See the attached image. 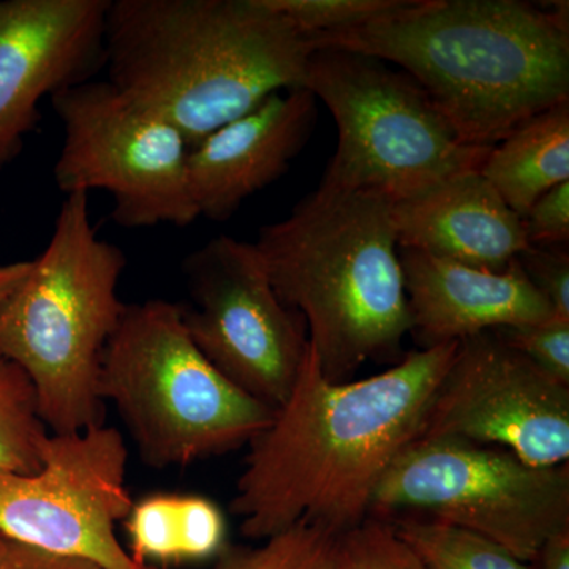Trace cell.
Returning a JSON list of instances; mask_svg holds the SVG:
<instances>
[{"mask_svg": "<svg viewBox=\"0 0 569 569\" xmlns=\"http://www.w3.org/2000/svg\"><path fill=\"white\" fill-rule=\"evenodd\" d=\"M458 346L410 351L387 372L342 383L323 376L309 346L290 396L250 441L231 501L241 533L263 541L307 522L340 537L365 522Z\"/></svg>", "mask_w": 569, "mask_h": 569, "instance_id": "6da1fadb", "label": "cell"}, {"mask_svg": "<svg viewBox=\"0 0 569 569\" xmlns=\"http://www.w3.org/2000/svg\"><path fill=\"white\" fill-rule=\"evenodd\" d=\"M313 51L358 52L421 86L473 148L569 100V7L522 0H406L346 31L307 37Z\"/></svg>", "mask_w": 569, "mask_h": 569, "instance_id": "7a4b0ae2", "label": "cell"}, {"mask_svg": "<svg viewBox=\"0 0 569 569\" xmlns=\"http://www.w3.org/2000/svg\"><path fill=\"white\" fill-rule=\"evenodd\" d=\"M313 47L266 0H110L107 80L190 148L276 92L305 86Z\"/></svg>", "mask_w": 569, "mask_h": 569, "instance_id": "3957f363", "label": "cell"}, {"mask_svg": "<svg viewBox=\"0 0 569 569\" xmlns=\"http://www.w3.org/2000/svg\"><path fill=\"white\" fill-rule=\"evenodd\" d=\"M391 208L378 194L318 186L287 219L261 228L253 244L336 383L367 361L396 358L411 331Z\"/></svg>", "mask_w": 569, "mask_h": 569, "instance_id": "277c9868", "label": "cell"}, {"mask_svg": "<svg viewBox=\"0 0 569 569\" xmlns=\"http://www.w3.org/2000/svg\"><path fill=\"white\" fill-rule=\"evenodd\" d=\"M127 257L99 238L89 194H67L43 252L0 305V356L31 381L51 433L104 425L100 372L126 302Z\"/></svg>", "mask_w": 569, "mask_h": 569, "instance_id": "5b68a950", "label": "cell"}, {"mask_svg": "<svg viewBox=\"0 0 569 569\" xmlns=\"http://www.w3.org/2000/svg\"><path fill=\"white\" fill-rule=\"evenodd\" d=\"M100 396L146 466L163 470L249 447L274 408L224 378L190 339L176 302L127 306L104 348Z\"/></svg>", "mask_w": 569, "mask_h": 569, "instance_id": "8992f818", "label": "cell"}, {"mask_svg": "<svg viewBox=\"0 0 569 569\" xmlns=\"http://www.w3.org/2000/svg\"><path fill=\"white\" fill-rule=\"evenodd\" d=\"M302 88L328 107L339 134L321 187L397 203L481 170L490 151L463 144L410 74L370 56L313 51Z\"/></svg>", "mask_w": 569, "mask_h": 569, "instance_id": "52a82bcc", "label": "cell"}, {"mask_svg": "<svg viewBox=\"0 0 569 569\" xmlns=\"http://www.w3.org/2000/svg\"><path fill=\"white\" fill-rule=\"evenodd\" d=\"M370 516L441 520L529 565L548 539L569 530V463L535 467L508 449L418 437L385 471Z\"/></svg>", "mask_w": 569, "mask_h": 569, "instance_id": "ba28073f", "label": "cell"}, {"mask_svg": "<svg viewBox=\"0 0 569 569\" xmlns=\"http://www.w3.org/2000/svg\"><path fill=\"white\" fill-rule=\"evenodd\" d=\"M63 140L52 176L62 193L102 190L123 228L189 227L200 219L187 178L190 146L160 112L110 81L50 97Z\"/></svg>", "mask_w": 569, "mask_h": 569, "instance_id": "9c48e42d", "label": "cell"}, {"mask_svg": "<svg viewBox=\"0 0 569 569\" xmlns=\"http://www.w3.org/2000/svg\"><path fill=\"white\" fill-rule=\"evenodd\" d=\"M183 326L198 350L239 389L279 410L290 396L309 336L301 313L280 301L250 242L217 236L182 263Z\"/></svg>", "mask_w": 569, "mask_h": 569, "instance_id": "30bf717a", "label": "cell"}, {"mask_svg": "<svg viewBox=\"0 0 569 569\" xmlns=\"http://www.w3.org/2000/svg\"><path fill=\"white\" fill-rule=\"evenodd\" d=\"M127 463L116 427L51 433L39 471H0V535L103 569H157L134 560L116 533L133 508Z\"/></svg>", "mask_w": 569, "mask_h": 569, "instance_id": "8fae6325", "label": "cell"}, {"mask_svg": "<svg viewBox=\"0 0 569 569\" xmlns=\"http://www.w3.org/2000/svg\"><path fill=\"white\" fill-rule=\"evenodd\" d=\"M419 437L508 449L535 467L569 460V387L542 372L496 331L459 342Z\"/></svg>", "mask_w": 569, "mask_h": 569, "instance_id": "7c38bea8", "label": "cell"}, {"mask_svg": "<svg viewBox=\"0 0 569 569\" xmlns=\"http://www.w3.org/2000/svg\"><path fill=\"white\" fill-rule=\"evenodd\" d=\"M110 0H0V170L40 119L39 103L104 63Z\"/></svg>", "mask_w": 569, "mask_h": 569, "instance_id": "4fadbf2b", "label": "cell"}, {"mask_svg": "<svg viewBox=\"0 0 569 569\" xmlns=\"http://www.w3.org/2000/svg\"><path fill=\"white\" fill-rule=\"evenodd\" d=\"M317 121L305 88L272 93L190 148L187 178L200 217L227 222L247 198L282 178Z\"/></svg>", "mask_w": 569, "mask_h": 569, "instance_id": "5bb4252c", "label": "cell"}, {"mask_svg": "<svg viewBox=\"0 0 569 569\" xmlns=\"http://www.w3.org/2000/svg\"><path fill=\"white\" fill-rule=\"evenodd\" d=\"M399 258L410 307V335L422 350L556 318L518 260L507 271L492 272L418 250L399 249Z\"/></svg>", "mask_w": 569, "mask_h": 569, "instance_id": "9a60e30c", "label": "cell"}, {"mask_svg": "<svg viewBox=\"0 0 569 569\" xmlns=\"http://www.w3.org/2000/svg\"><path fill=\"white\" fill-rule=\"evenodd\" d=\"M391 213L399 249L485 271H507L529 247L522 217L479 171L452 176L397 201Z\"/></svg>", "mask_w": 569, "mask_h": 569, "instance_id": "2e32d148", "label": "cell"}, {"mask_svg": "<svg viewBox=\"0 0 569 569\" xmlns=\"http://www.w3.org/2000/svg\"><path fill=\"white\" fill-rule=\"evenodd\" d=\"M479 173L520 217L568 182L569 100L527 119L492 146Z\"/></svg>", "mask_w": 569, "mask_h": 569, "instance_id": "e0dca14e", "label": "cell"}, {"mask_svg": "<svg viewBox=\"0 0 569 569\" xmlns=\"http://www.w3.org/2000/svg\"><path fill=\"white\" fill-rule=\"evenodd\" d=\"M132 556L151 561L204 560L227 548V520L209 498L153 493L133 503L127 516Z\"/></svg>", "mask_w": 569, "mask_h": 569, "instance_id": "ac0fdd59", "label": "cell"}, {"mask_svg": "<svg viewBox=\"0 0 569 569\" xmlns=\"http://www.w3.org/2000/svg\"><path fill=\"white\" fill-rule=\"evenodd\" d=\"M388 520L426 569H529L492 539L462 527L419 516Z\"/></svg>", "mask_w": 569, "mask_h": 569, "instance_id": "d6986e66", "label": "cell"}, {"mask_svg": "<svg viewBox=\"0 0 569 569\" xmlns=\"http://www.w3.org/2000/svg\"><path fill=\"white\" fill-rule=\"evenodd\" d=\"M50 436L31 381L20 367L0 356V471H39Z\"/></svg>", "mask_w": 569, "mask_h": 569, "instance_id": "ffe728a7", "label": "cell"}, {"mask_svg": "<svg viewBox=\"0 0 569 569\" xmlns=\"http://www.w3.org/2000/svg\"><path fill=\"white\" fill-rule=\"evenodd\" d=\"M339 537L298 522L260 546H227L212 569H337Z\"/></svg>", "mask_w": 569, "mask_h": 569, "instance_id": "44dd1931", "label": "cell"}, {"mask_svg": "<svg viewBox=\"0 0 569 569\" xmlns=\"http://www.w3.org/2000/svg\"><path fill=\"white\" fill-rule=\"evenodd\" d=\"M337 569H426L388 519L369 516L340 535Z\"/></svg>", "mask_w": 569, "mask_h": 569, "instance_id": "7402d4cb", "label": "cell"}, {"mask_svg": "<svg viewBox=\"0 0 569 569\" xmlns=\"http://www.w3.org/2000/svg\"><path fill=\"white\" fill-rule=\"evenodd\" d=\"M306 37L358 28L402 7L406 0H266Z\"/></svg>", "mask_w": 569, "mask_h": 569, "instance_id": "603a6c76", "label": "cell"}, {"mask_svg": "<svg viewBox=\"0 0 569 569\" xmlns=\"http://www.w3.org/2000/svg\"><path fill=\"white\" fill-rule=\"evenodd\" d=\"M508 346L526 356L542 372L569 387V321L552 318L545 323L493 329Z\"/></svg>", "mask_w": 569, "mask_h": 569, "instance_id": "cb8c5ba5", "label": "cell"}, {"mask_svg": "<svg viewBox=\"0 0 569 569\" xmlns=\"http://www.w3.org/2000/svg\"><path fill=\"white\" fill-rule=\"evenodd\" d=\"M516 260L553 317L569 321L568 246H529Z\"/></svg>", "mask_w": 569, "mask_h": 569, "instance_id": "d4e9b609", "label": "cell"}, {"mask_svg": "<svg viewBox=\"0 0 569 569\" xmlns=\"http://www.w3.org/2000/svg\"><path fill=\"white\" fill-rule=\"evenodd\" d=\"M522 222L529 246H568L569 181L538 198Z\"/></svg>", "mask_w": 569, "mask_h": 569, "instance_id": "484cf974", "label": "cell"}, {"mask_svg": "<svg viewBox=\"0 0 569 569\" xmlns=\"http://www.w3.org/2000/svg\"><path fill=\"white\" fill-rule=\"evenodd\" d=\"M0 569H103L73 557L56 556L44 550L0 538Z\"/></svg>", "mask_w": 569, "mask_h": 569, "instance_id": "4316f807", "label": "cell"}, {"mask_svg": "<svg viewBox=\"0 0 569 569\" xmlns=\"http://www.w3.org/2000/svg\"><path fill=\"white\" fill-rule=\"evenodd\" d=\"M529 569H569V530L548 539L530 561Z\"/></svg>", "mask_w": 569, "mask_h": 569, "instance_id": "83f0119b", "label": "cell"}, {"mask_svg": "<svg viewBox=\"0 0 569 569\" xmlns=\"http://www.w3.org/2000/svg\"><path fill=\"white\" fill-rule=\"evenodd\" d=\"M29 269H31V260L0 264V305L28 276Z\"/></svg>", "mask_w": 569, "mask_h": 569, "instance_id": "f1b7e54d", "label": "cell"}, {"mask_svg": "<svg viewBox=\"0 0 569 569\" xmlns=\"http://www.w3.org/2000/svg\"><path fill=\"white\" fill-rule=\"evenodd\" d=\"M0 538H2V535H0Z\"/></svg>", "mask_w": 569, "mask_h": 569, "instance_id": "f546056e", "label": "cell"}]
</instances>
